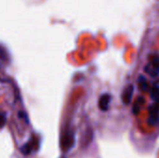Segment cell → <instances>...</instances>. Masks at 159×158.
Returning <instances> with one entry per match:
<instances>
[{
    "label": "cell",
    "instance_id": "obj_2",
    "mask_svg": "<svg viewBox=\"0 0 159 158\" xmlns=\"http://www.w3.org/2000/svg\"><path fill=\"white\" fill-rule=\"evenodd\" d=\"M75 145V135L71 131L63 134L61 140V146L63 151H69Z\"/></svg>",
    "mask_w": 159,
    "mask_h": 158
},
{
    "label": "cell",
    "instance_id": "obj_10",
    "mask_svg": "<svg viewBox=\"0 0 159 158\" xmlns=\"http://www.w3.org/2000/svg\"><path fill=\"white\" fill-rule=\"evenodd\" d=\"M7 59H8V56H7V51L5 50L4 47H2L0 46V60L1 61H7Z\"/></svg>",
    "mask_w": 159,
    "mask_h": 158
},
{
    "label": "cell",
    "instance_id": "obj_4",
    "mask_svg": "<svg viewBox=\"0 0 159 158\" xmlns=\"http://www.w3.org/2000/svg\"><path fill=\"white\" fill-rule=\"evenodd\" d=\"M149 123L152 126H156L159 122V104L155 103L149 107Z\"/></svg>",
    "mask_w": 159,
    "mask_h": 158
},
{
    "label": "cell",
    "instance_id": "obj_6",
    "mask_svg": "<svg viewBox=\"0 0 159 158\" xmlns=\"http://www.w3.org/2000/svg\"><path fill=\"white\" fill-rule=\"evenodd\" d=\"M111 102V95L110 94H102L99 100V108L102 111H107L109 109V105Z\"/></svg>",
    "mask_w": 159,
    "mask_h": 158
},
{
    "label": "cell",
    "instance_id": "obj_3",
    "mask_svg": "<svg viewBox=\"0 0 159 158\" xmlns=\"http://www.w3.org/2000/svg\"><path fill=\"white\" fill-rule=\"evenodd\" d=\"M38 141L34 138H32L27 143H25L23 146L20 147V152L24 155V156H28L30 154H32L34 151H36L38 148Z\"/></svg>",
    "mask_w": 159,
    "mask_h": 158
},
{
    "label": "cell",
    "instance_id": "obj_9",
    "mask_svg": "<svg viewBox=\"0 0 159 158\" xmlns=\"http://www.w3.org/2000/svg\"><path fill=\"white\" fill-rule=\"evenodd\" d=\"M151 97H152V99H153L155 102H159V86H155V87L152 88Z\"/></svg>",
    "mask_w": 159,
    "mask_h": 158
},
{
    "label": "cell",
    "instance_id": "obj_7",
    "mask_svg": "<svg viewBox=\"0 0 159 158\" xmlns=\"http://www.w3.org/2000/svg\"><path fill=\"white\" fill-rule=\"evenodd\" d=\"M144 103H145V100H144L143 97H139V98L136 100V102H135V103H134V105H133V108H132L133 114H134V115L139 114L141 108L143 107V105Z\"/></svg>",
    "mask_w": 159,
    "mask_h": 158
},
{
    "label": "cell",
    "instance_id": "obj_5",
    "mask_svg": "<svg viewBox=\"0 0 159 158\" xmlns=\"http://www.w3.org/2000/svg\"><path fill=\"white\" fill-rule=\"evenodd\" d=\"M133 92H134V87L133 85H129L127 86L124 90H123V93H122V101L125 104H129L131 101V98H132V95H133Z\"/></svg>",
    "mask_w": 159,
    "mask_h": 158
},
{
    "label": "cell",
    "instance_id": "obj_8",
    "mask_svg": "<svg viewBox=\"0 0 159 158\" xmlns=\"http://www.w3.org/2000/svg\"><path fill=\"white\" fill-rule=\"evenodd\" d=\"M138 86H139V88L142 90V91H147L148 88H149V85H148V82L146 80V78L143 75H141L139 78H138Z\"/></svg>",
    "mask_w": 159,
    "mask_h": 158
},
{
    "label": "cell",
    "instance_id": "obj_1",
    "mask_svg": "<svg viewBox=\"0 0 159 158\" xmlns=\"http://www.w3.org/2000/svg\"><path fill=\"white\" fill-rule=\"evenodd\" d=\"M144 72L155 77L159 75V55L158 54H153L150 57L149 62L144 67Z\"/></svg>",
    "mask_w": 159,
    "mask_h": 158
},
{
    "label": "cell",
    "instance_id": "obj_11",
    "mask_svg": "<svg viewBox=\"0 0 159 158\" xmlns=\"http://www.w3.org/2000/svg\"><path fill=\"white\" fill-rule=\"evenodd\" d=\"M6 122H7V119H6L5 115L0 113V129H2L6 125Z\"/></svg>",
    "mask_w": 159,
    "mask_h": 158
}]
</instances>
